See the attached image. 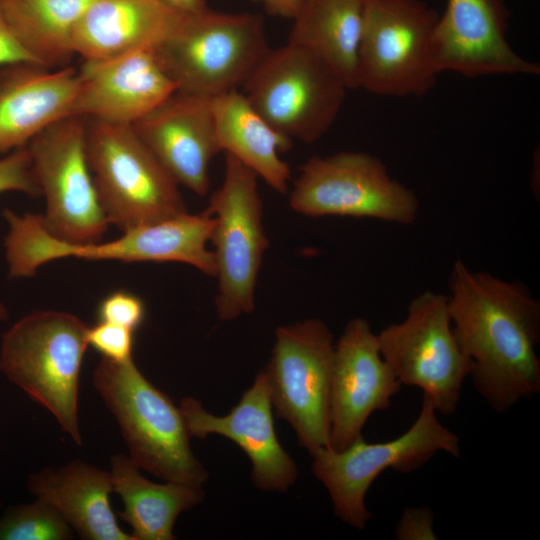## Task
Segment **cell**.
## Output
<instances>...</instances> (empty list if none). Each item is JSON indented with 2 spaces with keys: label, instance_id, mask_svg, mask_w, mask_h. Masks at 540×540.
I'll use <instances>...</instances> for the list:
<instances>
[{
  "label": "cell",
  "instance_id": "cell-14",
  "mask_svg": "<svg viewBox=\"0 0 540 540\" xmlns=\"http://www.w3.org/2000/svg\"><path fill=\"white\" fill-rule=\"evenodd\" d=\"M299 170L289 205L301 215L373 218L404 225L417 218L416 194L392 178L375 156L355 151L313 156Z\"/></svg>",
  "mask_w": 540,
  "mask_h": 540
},
{
  "label": "cell",
  "instance_id": "cell-23",
  "mask_svg": "<svg viewBox=\"0 0 540 540\" xmlns=\"http://www.w3.org/2000/svg\"><path fill=\"white\" fill-rule=\"evenodd\" d=\"M211 106L220 150L235 157L276 192L286 193L291 170L280 153L291 148L292 140L269 124L238 90L212 97Z\"/></svg>",
  "mask_w": 540,
  "mask_h": 540
},
{
  "label": "cell",
  "instance_id": "cell-4",
  "mask_svg": "<svg viewBox=\"0 0 540 540\" xmlns=\"http://www.w3.org/2000/svg\"><path fill=\"white\" fill-rule=\"evenodd\" d=\"M88 328L71 313L36 310L8 328L0 343L3 375L46 408L78 445L79 377Z\"/></svg>",
  "mask_w": 540,
  "mask_h": 540
},
{
  "label": "cell",
  "instance_id": "cell-35",
  "mask_svg": "<svg viewBox=\"0 0 540 540\" xmlns=\"http://www.w3.org/2000/svg\"><path fill=\"white\" fill-rule=\"evenodd\" d=\"M8 316V310L3 301L0 300V321H5Z\"/></svg>",
  "mask_w": 540,
  "mask_h": 540
},
{
  "label": "cell",
  "instance_id": "cell-30",
  "mask_svg": "<svg viewBox=\"0 0 540 540\" xmlns=\"http://www.w3.org/2000/svg\"><path fill=\"white\" fill-rule=\"evenodd\" d=\"M87 342L109 360L127 362L133 359L134 332L122 326L98 321L88 328Z\"/></svg>",
  "mask_w": 540,
  "mask_h": 540
},
{
  "label": "cell",
  "instance_id": "cell-12",
  "mask_svg": "<svg viewBox=\"0 0 540 540\" xmlns=\"http://www.w3.org/2000/svg\"><path fill=\"white\" fill-rule=\"evenodd\" d=\"M334 344L320 319L280 326L263 369L272 406L309 454L330 448V388Z\"/></svg>",
  "mask_w": 540,
  "mask_h": 540
},
{
  "label": "cell",
  "instance_id": "cell-3",
  "mask_svg": "<svg viewBox=\"0 0 540 540\" xmlns=\"http://www.w3.org/2000/svg\"><path fill=\"white\" fill-rule=\"evenodd\" d=\"M92 383L113 414L140 468L170 482L202 486L208 472L192 452L179 407L140 372L134 360L102 357Z\"/></svg>",
  "mask_w": 540,
  "mask_h": 540
},
{
  "label": "cell",
  "instance_id": "cell-21",
  "mask_svg": "<svg viewBox=\"0 0 540 540\" xmlns=\"http://www.w3.org/2000/svg\"><path fill=\"white\" fill-rule=\"evenodd\" d=\"M184 13L163 0H94L73 30V50L83 62L96 63L155 49Z\"/></svg>",
  "mask_w": 540,
  "mask_h": 540
},
{
  "label": "cell",
  "instance_id": "cell-31",
  "mask_svg": "<svg viewBox=\"0 0 540 540\" xmlns=\"http://www.w3.org/2000/svg\"><path fill=\"white\" fill-rule=\"evenodd\" d=\"M399 540H435L434 515L427 506L406 508L396 526Z\"/></svg>",
  "mask_w": 540,
  "mask_h": 540
},
{
  "label": "cell",
  "instance_id": "cell-10",
  "mask_svg": "<svg viewBox=\"0 0 540 540\" xmlns=\"http://www.w3.org/2000/svg\"><path fill=\"white\" fill-rule=\"evenodd\" d=\"M258 176L225 153L221 186L210 196L207 210L215 218L214 245L219 319L234 320L255 309V289L263 256L269 246L263 224Z\"/></svg>",
  "mask_w": 540,
  "mask_h": 540
},
{
  "label": "cell",
  "instance_id": "cell-7",
  "mask_svg": "<svg viewBox=\"0 0 540 540\" xmlns=\"http://www.w3.org/2000/svg\"><path fill=\"white\" fill-rule=\"evenodd\" d=\"M438 452L459 457L460 439L441 424L434 406L423 395L417 419L402 435L378 443H367L360 436L342 451L320 448L311 454L312 471L328 491L334 514L363 529L371 518L365 496L375 479L387 469L415 471Z\"/></svg>",
  "mask_w": 540,
  "mask_h": 540
},
{
  "label": "cell",
  "instance_id": "cell-27",
  "mask_svg": "<svg viewBox=\"0 0 540 540\" xmlns=\"http://www.w3.org/2000/svg\"><path fill=\"white\" fill-rule=\"evenodd\" d=\"M73 536L60 511L40 498L10 506L0 517V540H68Z\"/></svg>",
  "mask_w": 540,
  "mask_h": 540
},
{
  "label": "cell",
  "instance_id": "cell-9",
  "mask_svg": "<svg viewBox=\"0 0 540 540\" xmlns=\"http://www.w3.org/2000/svg\"><path fill=\"white\" fill-rule=\"evenodd\" d=\"M381 356L402 385L422 390L437 413L453 414L472 361L453 331L446 295L425 291L406 317L377 334Z\"/></svg>",
  "mask_w": 540,
  "mask_h": 540
},
{
  "label": "cell",
  "instance_id": "cell-34",
  "mask_svg": "<svg viewBox=\"0 0 540 540\" xmlns=\"http://www.w3.org/2000/svg\"><path fill=\"white\" fill-rule=\"evenodd\" d=\"M171 7L185 13H196L207 9L206 0H163Z\"/></svg>",
  "mask_w": 540,
  "mask_h": 540
},
{
  "label": "cell",
  "instance_id": "cell-19",
  "mask_svg": "<svg viewBox=\"0 0 540 540\" xmlns=\"http://www.w3.org/2000/svg\"><path fill=\"white\" fill-rule=\"evenodd\" d=\"M68 116L132 125L178 90L154 49L82 63Z\"/></svg>",
  "mask_w": 540,
  "mask_h": 540
},
{
  "label": "cell",
  "instance_id": "cell-29",
  "mask_svg": "<svg viewBox=\"0 0 540 540\" xmlns=\"http://www.w3.org/2000/svg\"><path fill=\"white\" fill-rule=\"evenodd\" d=\"M144 301L134 293L117 290L109 293L98 304V321L122 326L135 332L145 319Z\"/></svg>",
  "mask_w": 540,
  "mask_h": 540
},
{
  "label": "cell",
  "instance_id": "cell-24",
  "mask_svg": "<svg viewBox=\"0 0 540 540\" xmlns=\"http://www.w3.org/2000/svg\"><path fill=\"white\" fill-rule=\"evenodd\" d=\"M287 42L320 59L350 89H358L363 0H303Z\"/></svg>",
  "mask_w": 540,
  "mask_h": 540
},
{
  "label": "cell",
  "instance_id": "cell-16",
  "mask_svg": "<svg viewBox=\"0 0 540 540\" xmlns=\"http://www.w3.org/2000/svg\"><path fill=\"white\" fill-rule=\"evenodd\" d=\"M401 386L370 324L360 317L350 320L334 345L330 449L342 451L362 436L371 414L388 409Z\"/></svg>",
  "mask_w": 540,
  "mask_h": 540
},
{
  "label": "cell",
  "instance_id": "cell-6",
  "mask_svg": "<svg viewBox=\"0 0 540 540\" xmlns=\"http://www.w3.org/2000/svg\"><path fill=\"white\" fill-rule=\"evenodd\" d=\"M86 148L101 206L123 232L187 212L179 184L131 125L88 118Z\"/></svg>",
  "mask_w": 540,
  "mask_h": 540
},
{
  "label": "cell",
  "instance_id": "cell-5",
  "mask_svg": "<svg viewBox=\"0 0 540 540\" xmlns=\"http://www.w3.org/2000/svg\"><path fill=\"white\" fill-rule=\"evenodd\" d=\"M269 50L259 15L209 8L184 13L154 49L178 90L210 98L242 87Z\"/></svg>",
  "mask_w": 540,
  "mask_h": 540
},
{
  "label": "cell",
  "instance_id": "cell-28",
  "mask_svg": "<svg viewBox=\"0 0 540 540\" xmlns=\"http://www.w3.org/2000/svg\"><path fill=\"white\" fill-rule=\"evenodd\" d=\"M5 192L41 195L27 146L0 157V194Z\"/></svg>",
  "mask_w": 540,
  "mask_h": 540
},
{
  "label": "cell",
  "instance_id": "cell-18",
  "mask_svg": "<svg viewBox=\"0 0 540 540\" xmlns=\"http://www.w3.org/2000/svg\"><path fill=\"white\" fill-rule=\"evenodd\" d=\"M131 127L179 185L208 192L210 163L221 151L210 97L177 90Z\"/></svg>",
  "mask_w": 540,
  "mask_h": 540
},
{
  "label": "cell",
  "instance_id": "cell-8",
  "mask_svg": "<svg viewBox=\"0 0 540 540\" xmlns=\"http://www.w3.org/2000/svg\"><path fill=\"white\" fill-rule=\"evenodd\" d=\"M439 14L423 0H363L358 88L420 97L435 84L431 41Z\"/></svg>",
  "mask_w": 540,
  "mask_h": 540
},
{
  "label": "cell",
  "instance_id": "cell-13",
  "mask_svg": "<svg viewBox=\"0 0 540 540\" xmlns=\"http://www.w3.org/2000/svg\"><path fill=\"white\" fill-rule=\"evenodd\" d=\"M88 118L64 117L27 145L46 211L45 230L77 245L100 242L110 225L101 206L86 148Z\"/></svg>",
  "mask_w": 540,
  "mask_h": 540
},
{
  "label": "cell",
  "instance_id": "cell-2",
  "mask_svg": "<svg viewBox=\"0 0 540 540\" xmlns=\"http://www.w3.org/2000/svg\"><path fill=\"white\" fill-rule=\"evenodd\" d=\"M7 233L3 247L10 278H27L44 264L61 258L131 262H181L208 276L216 274L214 252L207 248L214 217L204 210L137 226L109 242L77 245L52 237L41 215L3 210Z\"/></svg>",
  "mask_w": 540,
  "mask_h": 540
},
{
  "label": "cell",
  "instance_id": "cell-15",
  "mask_svg": "<svg viewBox=\"0 0 540 540\" xmlns=\"http://www.w3.org/2000/svg\"><path fill=\"white\" fill-rule=\"evenodd\" d=\"M508 19L505 0H447L431 41L437 74L539 75V64L521 57L508 42Z\"/></svg>",
  "mask_w": 540,
  "mask_h": 540
},
{
  "label": "cell",
  "instance_id": "cell-26",
  "mask_svg": "<svg viewBox=\"0 0 540 540\" xmlns=\"http://www.w3.org/2000/svg\"><path fill=\"white\" fill-rule=\"evenodd\" d=\"M9 28L30 58L49 69L69 66L73 30L94 0H0Z\"/></svg>",
  "mask_w": 540,
  "mask_h": 540
},
{
  "label": "cell",
  "instance_id": "cell-22",
  "mask_svg": "<svg viewBox=\"0 0 540 540\" xmlns=\"http://www.w3.org/2000/svg\"><path fill=\"white\" fill-rule=\"evenodd\" d=\"M28 489L56 507L82 539L135 540L121 529L111 507L110 471L77 459L31 474Z\"/></svg>",
  "mask_w": 540,
  "mask_h": 540
},
{
  "label": "cell",
  "instance_id": "cell-33",
  "mask_svg": "<svg viewBox=\"0 0 540 540\" xmlns=\"http://www.w3.org/2000/svg\"><path fill=\"white\" fill-rule=\"evenodd\" d=\"M272 15L293 19L303 0H255Z\"/></svg>",
  "mask_w": 540,
  "mask_h": 540
},
{
  "label": "cell",
  "instance_id": "cell-1",
  "mask_svg": "<svg viewBox=\"0 0 540 540\" xmlns=\"http://www.w3.org/2000/svg\"><path fill=\"white\" fill-rule=\"evenodd\" d=\"M448 308L456 339L472 361L470 376L497 412L540 392V303L520 282L474 272L456 260Z\"/></svg>",
  "mask_w": 540,
  "mask_h": 540
},
{
  "label": "cell",
  "instance_id": "cell-25",
  "mask_svg": "<svg viewBox=\"0 0 540 540\" xmlns=\"http://www.w3.org/2000/svg\"><path fill=\"white\" fill-rule=\"evenodd\" d=\"M110 473L113 492L123 503L119 516L131 526L135 540L175 539L177 517L205 496L202 486L148 480L129 456L120 453L111 457Z\"/></svg>",
  "mask_w": 540,
  "mask_h": 540
},
{
  "label": "cell",
  "instance_id": "cell-32",
  "mask_svg": "<svg viewBox=\"0 0 540 540\" xmlns=\"http://www.w3.org/2000/svg\"><path fill=\"white\" fill-rule=\"evenodd\" d=\"M22 61L34 62L14 38L0 1V67Z\"/></svg>",
  "mask_w": 540,
  "mask_h": 540
},
{
  "label": "cell",
  "instance_id": "cell-17",
  "mask_svg": "<svg viewBox=\"0 0 540 540\" xmlns=\"http://www.w3.org/2000/svg\"><path fill=\"white\" fill-rule=\"evenodd\" d=\"M179 408L191 437L205 439L212 434L220 435L245 452L252 464V481L260 490L284 492L296 481V462L275 433L273 406L263 370L238 404L224 416L209 413L193 397L183 398Z\"/></svg>",
  "mask_w": 540,
  "mask_h": 540
},
{
  "label": "cell",
  "instance_id": "cell-11",
  "mask_svg": "<svg viewBox=\"0 0 540 540\" xmlns=\"http://www.w3.org/2000/svg\"><path fill=\"white\" fill-rule=\"evenodd\" d=\"M242 88L276 130L308 144L330 129L348 90L320 59L290 42L270 49Z\"/></svg>",
  "mask_w": 540,
  "mask_h": 540
},
{
  "label": "cell",
  "instance_id": "cell-20",
  "mask_svg": "<svg viewBox=\"0 0 540 540\" xmlns=\"http://www.w3.org/2000/svg\"><path fill=\"white\" fill-rule=\"evenodd\" d=\"M79 82V70L71 66L49 69L30 61L1 66L0 157L67 117Z\"/></svg>",
  "mask_w": 540,
  "mask_h": 540
}]
</instances>
